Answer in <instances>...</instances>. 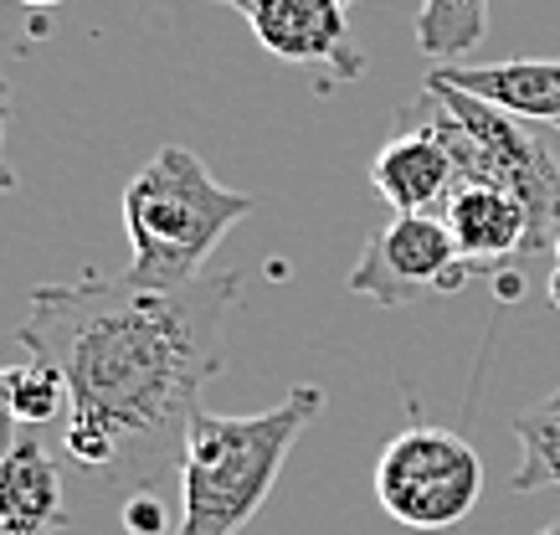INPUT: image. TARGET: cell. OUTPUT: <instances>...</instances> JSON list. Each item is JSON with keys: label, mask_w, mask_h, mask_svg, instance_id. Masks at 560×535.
Returning a JSON list of instances; mask_svg holds the SVG:
<instances>
[{"label": "cell", "mask_w": 560, "mask_h": 535, "mask_svg": "<svg viewBox=\"0 0 560 535\" xmlns=\"http://www.w3.org/2000/svg\"><path fill=\"white\" fill-rule=\"evenodd\" d=\"M550 402H556V407H560V392H556V397H550Z\"/></svg>", "instance_id": "22"}, {"label": "cell", "mask_w": 560, "mask_h": 535, "mask_svg": "<svg viewBox=\"0 0 560 535\" xmlns=\"http://www.w3.org/2000/svg\"><path fill=\"white\" fill-rule=\"evenodd\" d=\"M21 5H36V11H57L62 0H21Z\"/></svg>", "instance_id": "18"}, {"label": "cell", "mask_w": 560, "mask_h": 535, "mask_svg": "<svg viewBox=\"0 0 560 535\" xmlns=\"http://www.w3.org/2000/svg\"><path fill=\"white\" fill-rule=\"evenodd\" d=\"M247 190L221 186L206 160L186 144L154 150L124 186V232H129V268L124 274L144 289H186L206 278L217 242L253 217Z\"/></svg>", "instance_id": "3"}, {"label": "cell", "mask_w": 560, "mask_h": 535, "mask_svg": "<svg viewBox=\"0 0 560 535\" xmlns=\"http://www.w3.org/2000/svg\"><path fill=\"white\" fill-rule=\"evenodd\" d=\"M11 402H16V417L32 428H47V422L62 428L68 422V381L36 356L26 365H11Z\"/></svg>", "instance_id": "14"}, {"label": "cell", "mask_w": 560, "mask_h": 535, "mask_svg": "<svg viewBox=\"0 0 560 535\" xmlns=\"http://www.w3.org/2000/svg\"><path fill=\"white\" fill-rule=\"evenodd\" d=\"M5 119H11V98H5V83H0V196L16 190V171L5 165Z\"/></svg>", "instance_id": "17"}, {"label": "cell", "mask_w": 560, "mask_h": 535, "mask_svg": "<svg viewBox=\"0 0 560 535\" xmlns=\"http://www.w3.org/2000/svg\"><path fill=\"white\" fill-rule=\"evenodd\" d=\"M442 222L458 242V253L474 263L478 274L504 268L510 258L525 253L529 258V211L520 207V196L489 181H458L453 196L442 201Z\"/></svg>", "instance_id": "8"}, {"label": "cell", "mask_w": 560, "mask_h": 535, "mask_svg": "<svg viewBox=\"0 0 560 535\" xmlns=\"http://www.w3.org/2000/svg\"><path fill=\"white\" fill-rule=\"evenodd\" d=\"M221 5H237L272 57L293 68H319L324 88L365 78V53L350 32V0H221Z\"/></svg>", "instance_id": "7"}, {"label": "cell", "mask_w": 560, "mask_h": 535, "mask_svg": "<svg viewBox=\"0 0 560 535\" xmlns=\"http://www.w3.org/2000/svg\"><path fill=\"white\" fill-rule=\"evenodd\" d=\"M124 531L129 535H165V504H160V495L154 489H139V495H129V504H124Z\"/></svg>", "instance_id": "15"}, {"label": "cell", "mask_w": 560, "mask_h": 535, "mask_svg": "<svg viewBox=\"0 0 560 535\" xmlns=\"http://www.w3.org/2000/svg\"><path fill=\"white\" fill-rule=\"evenodd\" d=\"M401 124H422L442 139L458 165V181H489L520 196L529 211V253H550L560 237V165L525 119L483 104L453 83L427 78L422 98L407 104Z\"/></svg>", "instance_id": "4"}, {"label": "cell", "mask_w": 560, "mask_h": 535, "mask_svg": "<svg viewBox=\"0 0 560 535\" xmlns=\"http://www.w3.org/2000/svg\"><path fill=\"white\" fill-rule=\"evenodd\" d=\"M489 36V0H422L417 5V47L442 68L478 53Z\"/></svg>", "instance_id": "12"}, {"label": "cell", "mask_w": 560, "mask_h": 535, "mask_svg": "<svg viewBox=\"0 0 560 535\" xmlns=\"http://www.w3.org/2000/svg\"><path fill=\"white\" fill-rule=\"evenodd\" d=\"M483 495V458L468 438L411 422L375 458V500L407 531H453Z\"/></svg>", "instance_id": "5"}, {"label": "cell", "mask_w": 560, "mask_h": 535, "mask_svg": "<svg viewBox=\"0 0 560 535\" xmlns=\"http://www.w3.org/2000/svg\"><path fill=\"white\" fill-rule=\"evenodd\" d=\"M0 520L11 535H62L68 504H62V464L47 449L42 432L21 428L16 449L0 458Z\"/></svg>", "instance_id": "9"}, {"label": "cell", "mask_w": 560, "mask_h": 535, "mask_svg": "<svg viewBox=\"0 0 560 535\" xmlns=\"http://www.w3.org/2000/svg\"><path fill=\"white\" fill-rule=\"evenodd\" d=\"M427 78L453 83L483 104L504 108L514 119H550L560 124V57H510V62H483V68H432Z\"/></svg>", "instance_id": "11"}, {"label": "cell", "mask_w": 560, "mask_h": 535, "mask_svg": "<svg viewBox=\"0 0 560 535\" xmlns=\"http://www.w3.org/2000/svg\"><path fill=\"white\" fill-rule=\"evenodd\" d=\"M540 535H560V520H550V525H545V531Z\"/></svg>", "instance_id": "19"}, {"label": "cell", "mask_w": 560, "mask_h": 535, "mask_svg": "<svg viewBox=\"0 0 560 535\" xmlns=\"http://www.w3.org/2000/svg\"><path fill=\"white\" fill-rule=\"evenodd\" d=\"M550 253H556V263H560V237H556V247H550Z\"/></svg>", "instance_id": "20"}, {"label": "cell", "mask_w": 560, "mask_h": 535, "mask_svg": "<svg viewBox=\"0 0 560 535\" xmlns=\"http://www.w3.org/2000/svg\"><path fill=\"white\" fill-rule=\"evenodd\" d=\"M474 278L478 268L458 253L442 211H401L365 237L345 289L381 310H401L432 294H463Z\"/></svg>", "instance_id": "6"}, {"label": "cell", "mask_w": 560, "mask_h": 535, "mask_svg": "<svg viewBox=\"0 0 560 535\" xmlns=\"http://www.w3.org/2000/svg\"><path fill=\"white\" fill-rule=\"evenodd\" d=\"M324 412L319 386H289L268 412H196L180 458L175 535H242L268 504L293 443Z\"/></svg>", "instance_id": "2"}, {"label": "cell", "mask_w": 560, "mask_h": 535, "mask_svg": "<svg viewBox=\"0 0 560 535\" xmlns=\"http://www.w3.org/2000/svg\"><path fill=\"white\" fill-rule=\"evenodd\" d=\"M21 438V417H16V402H11V365H0V458L16 449Z\"/></svg>", "instance_id": "16"}, {"label": "cell", "mask_w": 560, "mask_h": 535, "mask_svg": "<svg viewBox=\"0 0 560 535\" xmlns=\"http://www.w3.org/2000/svg\"><path fill=\"white\" fill-rule=\"evenodd\" d=\"M0 535H11V531H5V520H0Z\"/></svg>", "instance_id": "21"}, {"label": "cell", "mask_w": 560, "mask_h": 535, "mask_svg": "<svg viewBox=\"0 0 560 535\" xmlns=\"http://www.w3.org/2000/svg\"><path fill=\"white\" fill-rule=\"evenodd\" d=\"M371 186L381 190V201L390 207V217H401V211H442V201L458 186V165H453V155L442 150V139L432 135V129L407 124V129L375 155Z\"/></svg>", "instance_id": "10"}, {"label": "cell", "mask_w": 560, "mask_h": 535, "mask_svg": "<svg viewBox=\"0 0 560 535\" xmlns=\"http://www.w3.org/2000/svg\"><path fill=\"white\" fill-rule=\"evenodd\" d=\"M510 432L520 438V468H514V495L560 489V407L540 402L510 417Z\"/></svg>", "instance_id": "13"}, {"label": "cell", "mask_w": 560, "mask_h": 535, "mask_svg": "<svg viewBox=\"0 0 560 535\" xmlns=\"http://www.w3.org/2000/svg\"><path fill=\"white\" fill-rule=\"evenodd\" d=\"M242 289L237 268L186 289H144L129 274L36 283L16 340L68 381L62 464L124 495L175 474L201 392L226 371V319Z\"/></svg>", "instance_id": "1"}]
</instances>
